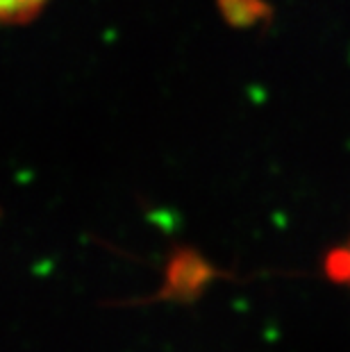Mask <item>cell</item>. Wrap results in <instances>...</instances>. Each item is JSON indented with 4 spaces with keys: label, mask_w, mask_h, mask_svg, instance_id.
<instances>
[{
    "label": "cell",
    "mask_w": 350,
    "mask_h": 352,
    "mask_svg": "<svg viewBox=\"0 0 350 352\" xmlns=\"http://www.w3.org/2000/svg\"><path fill=\"white\" fill-rule=\"evenodd\" d=\"M325 273L334 284H341L350 291V234L344 243L327 252Z\"/></svg>",
    "instance_id": "cell-1"
},
{
    "label": "cell",
    "mask_w": 350,
    "mask_h": 352,
    "mask_svg": "<svg viewBox=\"0 0 350 352\" xmlns=\"http://www.w3.org/2000/svg\"><path fill=\"white\" fill-rule=\"evenodd\" d=\"M48 0H0V23H25L36 16Z\"/></svg>",
    "instance_id": "cell-2"
}]
</instances>
